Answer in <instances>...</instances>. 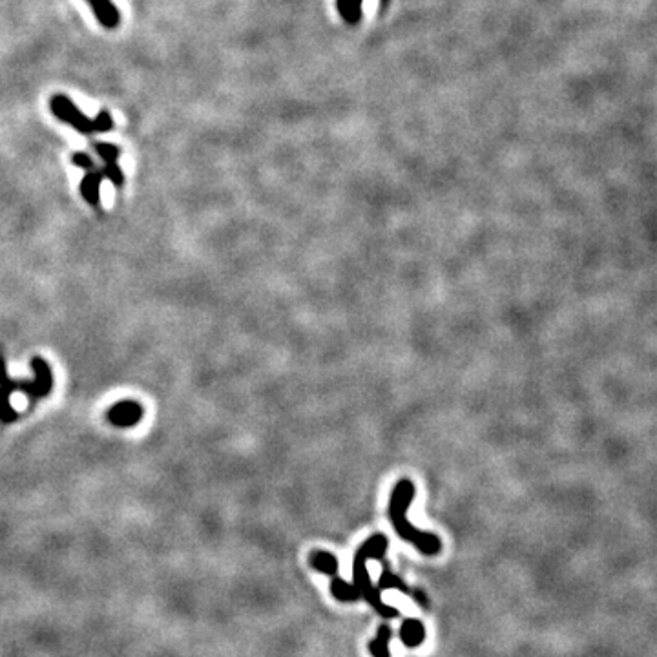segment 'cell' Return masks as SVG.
<instances>
[{"label":"cell","instance_id":"6da1fadb","mask_svg":"<svg viewBox=\"0 0 657 657\" xmlns=\"http://www.w3.org/2000/svg\"><path fill=\"white\" fill-rule=\"evenodd\" d=\"M414 484L409 478H402L395 486L391 493V500H389V518L402 540L413 544L414 548L419 549L420 554L423 555H437L442 551V540L440 537L428 533V531H420L419 528H414L413 523L407 518V509H409L411 502L414 500Z\"/></svg>","mask_w":657,"mask_h":657},{"label":"cell","instance_id":"7a4b0ae2","mask_svg":"<svg viewBox=\"0 0 657 657\" xmlns=\"http://www.w3.org/2000/svg\"><path fill=\"white\" fill-rule=\"evenodd\" d=\"M388 546V537L382 535V533H376V535L369 537V539L365 540L364 544L360 546V549L356 551L355 561H352V585L358 588L360 597L365 599V601L374 608V612L380 613V615L385 617V619H396V617L400 615V610L383 603L382 592L373 585L369 570H367V561H371V559H374V561L382 559Z\"/></svg>","mask_w":657,"mask_h":657},{"label":"cell","instance_id":"3957f363","mask_svg":"<svg viewBox=\"0 0 657 657\" xmlns=\"http://www.w3.org/2000/svg\"><path fill=\"white\" fill-rule=\"evenodd\" d=\"M33 371H35L37 378L33 382H15V380L8 378V373H6V364L2 360V356H0V420L4 423L13 422L17 420L18 414L11 409V405H9V395L17 389L26 393L30 398H32V404H35L37 400H41L44 396H48L51 389V373L50 367L46 364L42 358H33L32 360Z\"/></svg>","mask_w":657,"mask_h":657},{"label":"cell","instance_id":"277c9868","mask_svg":"<svg viewBox=\"0 0 657 657\" xmlns=\"http://www.w3.org/2000/svg\"><path fill=\"white\" fill-rule=\"evenodd\" d=\"M50 108L55 117L59 119V121L66 122V125H70V127H73L77 132H81V134H94V130H91V119L86 117L84 113L77 108L75 104L72 103V99L66 97V95H53L50 101Z\"/></svg>","mask_w":657,"mask_h":657},{"label":"cell","instance_id":"5b68a950","mask_svg":"<svg viewBox=\"0 0 657 657\" xmlns=\"http://www.w3.org/2000/svg\"><path fill=\"white\" fill-rule=\"evenodd\" d=\"M143 414L144 409L139 402L122 400L110 407L106 419H108L113 426H117V428H134V426H137L139 420L143 419Z\"/></svg>","mask_w":657,"mask_h":657},{"label":"cell","instance_id":"8992f818","mask_svg":"<svg viewBox=\"0 0 657 657\" xmlns=\"http://www.w3.org/2000/svg\"><path fill=\"white\" fill-rule=\"evenodd\" d=\"M94 9L95 17L106 30H113L121 24V13L112 0H86Z\"/></svg>","mask_w":657,"mask_h":657},{"label":"cell","instance_id":"52a82bcc","mask_svg":"<svg viewBox=\"0 0 657 657\" xmlns=\"http://www.w3.org/2000/svg\"><path fill=\"white\" fill-rule=\"evenodd\" d=\"M426 639V626L419 619H405L400 626V641L407 649H419Z\"/></svg>","mask_w":657,"mask_h":657},{"label":"cell","instance_id":"ba28073f","mask_svg":"<svg viewBox=\"0 0 657 657\" xmlns=\"http://www.w3.org/2000/svg\"><path fill=\"white\" fill-rule=\"evenodd\" d=\"M104 176L103 172L99 170H88L81 181V194L86 201L97 207L101 199V183H103Z\"/></svg>","mask_w":657,"mask_h":657},{"label":"cell","instance_id":"9c48e42d","mask_svg":"<svg viewBox=\"0 0 657 657\" xmlns=\"http://www.w3.org/2000/svg\"><path fill=\"white\" fill-rule=\"evenodd\" d=\"M309 564L314 568L316 572L331 577H336L338 568H340L338 559L333 554H328V551H312L311 557H309Z\"/></svg>","mask_w":657,"mask_h":657},{"label":"cell","instance_id":"30bf717a","mask_svg":"<svg viewBox=\"0 0 657 657\" xmlns=\"http://www.w3.org/2000/svg\"><path fill=\"white\" fill-rule=\"evenodd\" d=\"M331 594H333L334 599L338 601H342V603H356V601H360V592L356 588L355 585H349L347 581H343L342 577H333V581H331Z\"/></svg>","mask_w":657,"mask_h":657},{"label":"cell","instance_id":"8fae6325","mask_svg":"<svg viewBox=\"0 0 657 657\" xmlns=\"http://www.w3.org/2000/svg\"><path fill=\"white\" fill-rule=\"evenodd\" d=\"M389 641H391V628L388 625H380L376 637L369 643V652L373 653V657H391Z\"/></svg>","mask_w":657,"mask_h":657},{"label":"cell","instance_id":"7c38bea8","mask_svg":"<svg viewBox=\"0 0 657 657\" xmlns=\"http://www.w3.org/2000/svg\"><path fill=\"white\" fill-rule=\"evenodd\" d=\"M376 588H378L380 592H383V590H398V592H402V594H405V595L411 594L409 586L405 585V582L402 581L400 577L395 575L393 572H389L388 568H385V570L382 572V577H380L378 586H376Z\"/></svg>","mask_w":657,"mask_h":657},{"label":"cell","instance_id":"4fadbf2b","mask_svg":"<svg viewBox=\"0 0 657 657\" xmlns=\"http://www.w3.org/2000/svg\"><path fill=\"white\" fill-rule=\"evenodd\" d=\"M113 128V119L108 110H101L94 119H91V130L94 134H104Z\"/></svg>","mask_w":657,"mask_h":657},{"label":"cell","instance_id":"5bb4252c","mask_svg":"<svg viewBox=\"0 0 657 657\" xmlns=\"http://www.w3.org/2000/svg\"><path fill=\"white\" fill-rule=\"evenodd\" d=\"M94 148H95V152L101 155L103 162L117 161L119 153H121V150H119L115 144H110V143H95Z\"/></svg>","mask_w":657,"mask_h":657},{"label":"cell","instance_id":"9a60e30c","mask_svg":"<svg viewBox=\"0 0 657 657\" xmlns=\"http://www.w3.org/2000/svg\"><path fill=\"white\" fill-rule=\"evenodd\" d=\"M72 162L73 165H75V167H79V168H82V170H95V162L91 161V158L90 155H86V153H81V152H77V153H73L72 155Z\"/></svg>","mask_w":657,"mask_h":657}]
</instances>
